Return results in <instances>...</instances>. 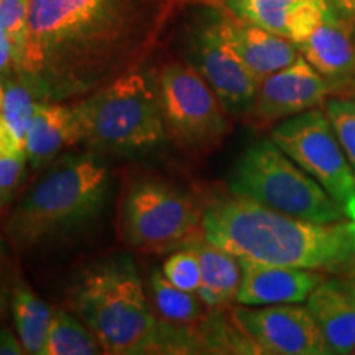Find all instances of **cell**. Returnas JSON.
Returning a JSON list of instances; mask_svg holds the SVG:
<instances>
[{
    "label": "cell",
    "mask_w": 355,
    "mask_h": 355,
    "mask_svg": "<svg viewBox=\"0 0 355 355\" xmlns=\"http://www.w3.org/2000/svg\"><path fill=\"white\" fill-rule=\"evenodd\" d=\"M10 304L17 334L25 352L43 355L55 311L21 282H17L12 288Z\"/></svg>",
    "instance_id": "cell-20"
},
{
    "label": "cell",
    "mask_w": 355,
    "mask_h": 355,
    "mask_svg": "<svg viewBox=\"0 0 355 355\" xmlns=\"http://www.w3.org/2000/svg\"><path fill=\"white\" fill-rule=\"evenodd\" d=\"M270 140L298 163L355 222V171L324 107L277 123Z\"/></svg>",
    "instance_id": "cell-8"
},
{
    "label": "cell",
    "mask_w": 355,
    "mask_h": 355,
    "mask_svg": "<svg viewBox=\"0 0 355 355\" xmlns=\"http://www.w3.org/2000/svg\"><path fill=\"white\" fill-rule=\"evenodd\" d=\"M163 275L170 279L173 285L181 290L196 293L201 285V268L199 260L191 247L176 248L163 263Z\"/></svg>",
    "instance_id": "cell-25"
},
{
    "label": "cell",
    "mask_w": 355,
    "mask_h": 355,
    "mask_svg": "<svg viewBox=\"0 0 355 355\" xmlns=\"http://www.w3.org/2000/svg\"><path fill=\"white\" fill-rule=\"evenodd\" d=\"M28 159L26 153H17L0 158V206H6L15 196L25 176Z\"/></svg>",
    "instance_id": "cell-26"
},
{
    "label": "cell",
    "mask_w": 355,
    "mask_h": 355,
    "mask_svg": "<svg viewBox=\"0 0 355 355\" xmlns=\"http://www.w3.org/2000/svg\"><path fill=\"white\" fill-rule=\"evenodd\" d=\"M157 91L166 132L189 152H211L230 130L224 105L196 68L170 63L159 71Z\"/></svg>",
    "instance_id": "cell-9"
},
{
    "label": "cell",
    "mask_w": 355,
    "mask_h": 355,
    "mask_svg": "<svg viewBox=\"0 0 355 355\" xmlns=\"http://www.w3.org/2000/svg\"><path fill=\"white\" fill-rule=\"evenodd\" d=\"M324 110L355 171V99L345 96L334 97L324 102Z\"/></svg>",
    "instance_id": "cell-24"
},
{
    "label": "cell",
    "mask_w": 355,
    "mask_h": 355,
    "mask_svg": "<svg viewBox=\"0 0 355 355\" xmlns=\"http://www.w3.org/2000/svg\"><path fill=\"white\" fill-rule=\"evenodd\" d=\"M350 266H352V275H350V282H352L354 286H355V260L352 261V265H350Z\"/></svg>",
    "instance_id": "cell-35"
},
{
    "label": "cell",
    "mask_w": 355,
    "mask_h": 355,
    "mask_svg": "<svg viewBox=\"0 0 355 355\" xmlns=\"http://www.w3.org/2000/svg\"><path fill=\"white\" fill-rule=\"evenodd\" d=\"M332 84L303 56L295 63L261 79L243 121L254 128H268L324 105Z\"/></svg>",
    "instance_id": "cell-11"
},
{
    "label": "cell",
    "mask_w": 355,
    "mask_h": 355,
    "mask_svg": "<svg viewBox=\"0 0 355 355\" xmlns=\"http://www.w3.org/2000/svg\"><path fill=\"white\" fill-rule=\"evenodd\" d=\"M288 2H296V3H301V2H309V3H316V6L331 7V3L327 2V0H288ZM331 8H332V7H331Z\"/></svg>",
    "instance_id": "cell-32"
},
{
    "label": "cell",
    "mask_w": 355,
    "mask_h": 355,
    "mask_svg": "<svg viewBox=\"0 0 355 355\" xmlns=\"http://www.w3.org/2000/svg\"><path fill=\"white\" fill-rule=\"evenodd\" d=\"M2 105H3V84L0 81V114H2Z\"/></svg>",
    "instance_id": "cell-34"
},
{
    "label": "cell",
    "mask_w": 355,
    "mask_h": 355,
    "mask_svg": "<svg viewBox=\"0 0 355 355\" xmlns=\"http://www.w3.org/2000/svg\"><path fill=\"white\" fill-rule=\"evenodd\" d=\"M26 354L21 345L20 337L13 336L12 331L0 327V355H20Z\"/></svg>",
    "instance_id": "cell-30"
},
{
    "label": "cell",
    "mask_w": 355,
    "mask_h": 355,
    "mask_svg": "<svg viewBox=\"0 0 355 355\" xmlns=\"http://www.w3.org/2000/svg\"><path fill=\"white\" fill-rule=\"evenodd\" d=\"M8 261L3 245L0 243V319L6 314L7 304H8Z\"/></svg>",
    "instance_id": "cell-29"
},
{
    "label": "cell",
    "mask_w": 355,
    "mask_h": 355,
    "mask_svg": "<svg viewBox=\"0 0 355 355\" xmlns=\"http://www.w3.org/2000/svg\"><path fill=\"white\" fill-rule=\"evenodd\" d=\"M30 0H0V28L12 44L13 61L20 71L28 42Z\"/></svg>",
    "instance_id": "cell-23"
},
{
    "label": "cell",
    "mask_w": 355,
    "mask_h": 355,
    "mask_svg": "<svg viewBox=\"0 0 355 355\" xmlns=\"http://www.w3.org/2000/svg\"><path fill=\"white\" fill-rule=\"evenodd\" d=\"M24 152H25L24 144L17 139V135L12 132V128L7 125V122L3 121L2 114H0V158L10 157V155H17V153H24Z\"/></svg>",
    "instance_id": "cell-27"
},
{
    "label": "cell",
    "mask_w": 355,
    "mask_h": 355,
    "mask_svg": "<svg viewBox=\"0 0 355 355\" xmlns=\"http://www.w3.org/2000/svg\"><path fill=\"white\" fill-rule=\"evenodd\" d=\"M202 234V207L186 191L158 178L128 186L121 206V235L127 247L163 254Z\"/></svg>",
    "instance_id": "cell-7"
},
{
    "label": "cell",
    "mask_w": 355,
    "mask_h": 355,
    "mask_svg": "<svg viewBox=\"0 0 355 355\" xmlns=\"http://www.w3.org/2000/svg\"><path fill=\"white\" fill-rule=\"evenodd\" d=\"M159 17L153 0H30L20 71L42 101L83 99L135 68Z\"/></svg>",
    "instance_id": "cell-1"
},
{
    "label": "cell",
    "mask_w": 355,
    "mask_h": 355,
    "mask_svg": "<svg viewBox=\"0 0 355 355\" xmlns=\"http://www.w3.org/2000/svg\"><path fill=\"white\" fill-rule=\"evenodd\" d=\"M202 235L241 259L337 272L355 260V222L319 224L227 194L202 207Z\"/></svg>",
    "instance_id": "cell-2"
},
{
    "label": "cell",
    "mask_w": 355,
    "mask_h": 355,
    "mask_svg": "<svg viewBox=\"0 0 355 355\" xmlns=\"http://www.w3.org/2000/svg\"><path fill=\"white\" fill-rule=\"evenodd\" d=\"M225 10L300 44L326 17L339 15L334 8L288 0H220Z\"/></svg>",
    "instance_id": "cell-15"
},
{
    "label": "cell",
    "mask_w": 355,
    "mask_h": 355,
    "mask_svg": "<svg viewBox=\"0 0 355 355\" xmlns=\"http://www.w3.org/2000/svg\"><path fill=\"white\" fill-rule=\"evenodd\" d=\"M354 354H355V350H354Z\"/></svg>",
    "instance_id": "cell-36"
},
{
    "label": "cell",
    "mask_w": 355,
    "mask_h": 355,
    "mask_svg": "<svg viewBox=\"0 0 355 355\" xmlns=\"http://www.w3.org/2000/svg\"><path fill=\"white\" fill-rule=\"evenodd\" d=\"M340 15L326 17L298 46L301 56L332 86L355 79V32Z\"/></svg>",
    "instance_id": "cell-17"
},
{
    "label": "cell",
    "mask_w": 355,
    "mask_h": 355,
    "mask_svg": "<svg viewBox=\"0 0 355 355\" xmlns=\"http://www.w3.org/2000/svg\"><path fill=\"white\" fill-rule=\"evenodd\" d=\"M229 193L304 220H345L343 207L272 140L250 145L237 159Z\"/></svg>",
    "instance_id": "cell-6"
},
{
    "label": "cell",
    "mask_w": 355,
    "mask_h": 355,
    "mask_svg": "<svg viewBox=\"0 0 355 355\" xmlns=\"http://www.w3.org/2000/svg\"><path fill=\"white\" fill-rule=\"evenodd\" d=\"M242 270L237 303L248 308L270 304H296L327 277L318 270L270 265L237 257Z\"/></svg>",
    "instance_id": "cell-13"
},
{
    "label": "cell",
    "mask_w": 355,
    "mask_h": 355,
    "mask_svg": "<svg viewBox=\"0 0 355 355\" xmlns=\"http://www.w3.org/2000/svg\"><path fill=\"white\" fill-rule=\"evenodd\" d=\"M232 316L260 354H329L321 331L306 306L270 304L259 309L239 308Z\"/></svg>",
    "instance_id": "cell-12"
},
{
    "label": "cell",
    "mask_w": 355,
    "mask_h": 355,
    "mask_svg": "<svg viewBox=\"0 0 355 355\" xmlns=\"http://www.w3.org/2000/svg\"><path fill=\"white\" fill-rule=\"evenodd\" d=\"M199 260L201 285L196 290L199 300L209 309H224L237 300L242 270L239 259L230 252L207 241L202 234L186 243Z\"/></svg>",
    "instance_id": "cell-19"
},
{
    "label": "cell",
    "mask_w": 355,
    "mask_h": 355,
    "mask_svg": "<svg viewBox=\"0 0 355 355\" xmlns=\"http://www.w3.org/2000/svg\"><path fill=\"white\" fill-rule=\"evenodd\" d=\"M102 347L81 319L64 309L53 314L43 355H96Z\"/></svg>",
    "instance_id": "cell-21"
},
{
    "label": "cell",
    "mask_w": 355,
    "mask_h": 355,
    "mask_svg": "<svg viewBox=\"0 0 355 355\" xmlns=\"http://www.w3.org/2000/svg\"><path fill=\"white\" fill-rule=\"evenodd\" d=\"M78 144L105 152H148L166 139L157 84L128 71L71 104Z\"/></svg>",
    "instance_id": "cell-5"
},
{
    "label": "cell",
    "mask_w": 355,
    "mask_h": 355,
    "mask_svg": "<svg viewBox=\"0 0 355 355\" xmlns=\"http://www.w3.org/2000/svg\"><path fill=\"white\" fill-rule=\"evenodd\" d=\"M3 105L2 117L7 125L12 128L25 146L26 132H28L30 123L35 112V105L42 101L35 83L21 71H15L12 76L3 79Z\"/></svg>",
    "instance_id": "cell-22"
},
{
    "label": "cell",
    "mask_w": 355,
    "mask_h": 355,
    "mask_svg": "<svg viewBox=\"0 0 355 355\" xmlns=\"http://www.w3.org/2000/svg\"><path fill=\"white\" fill-rule=\"evenodd\" d=\"M306 308L316 321L329 354L355 350V286L349 279H324L311 291Z\"/></svg>",
    "instance_id": "cell-16"
},
{
    "label": "cell",
    "mask_w": 355,
    "mask_h": 355,
    "mask_svg": "<svg viewBox=\"0 0 355 355\" xmlns=\"http://www.w3.org/2000/svg\"><path fill=\"white\" fill-rule=\"evenodd\" d=\"M216 21L220 37L259 83L295 63L301 55L291 40L239 19L230 12H216Z\"/></svg>",
    "instance_id": "cell-14"
},
{
    "label": "cell",
    "mask_w": 355,
    "mask_h": 355,
    "mask_svg": "<svg viewBox=\"0 0 355 355\" xmlns=\"http://www.w3.org/2000/svg\"><path fill=\"white\" fill-rule=\"evenodd\" d=\"M15 61H13L12 44L8 42L7 35L0 28V81L7 79L15 73Z\"/></svg>",
    "instance_id": "cell-28"
},
{
    "label": "cell",
    "mask_w": 355,
    "mask_h": 355,
    "mask_svg": "<svg viewBox=\"0 0 355 355\" xmlns=\"http://www.w3.org/2000/svg\"><path fill=\"white\" fill-rule=\"evenodd\" d=\"M340 17L355 24V0H327Z\"/></svg>",
    "instance_id": "cell-31"
},
{
    "label": "cell",
    "mask_w": 355,
    "mask_h": 355,
    "mask_svg": "<svg viewBox=\"0 0 355 355\" xmlns=\"http://www.w3.org/2000/svg\"><path fill=\"white\" fill-rule=\"evenodd\" d=\"M73 313L112 355L159 354V327L135 261L110 255L84 272L69 291Z\"/></svg>",
    "instance_id": "cell-4"
},
{
    "label": "cell",
    "mask_w": 355,
    "mask_h": 355,
    "mask_svg": "<svg viewBox=\"0 0 355 355\" xmlns=\"http://www.w3.org/2000/svg\"><path fill=\"white\" fill-rule=\"evenodd\" d=\"M78 144L73 109L56 101H38L25 139L30 166L42 170L55 162L61 150Z\"/></svg>",
    "instance_id": "cell-18"
},
{
    "label": "cell",
    "mask_w": 355,
    "mask_h": 355,
    "mask_svg": "<svg viewBox=\"0 0 355 355\" xmlns=\"http://www.w3.org/2000/svg\"><path fill=\"white\" fill-rule=\"evenodd\" d=\"M110 189V171L94 152L64 155L13 207L6 224L8 242L28 250L96 219Z\"/></svg>",
    "instance_id": "cell-3"
},
{
    "label": "cell",
    "mask_w": 355,
    "mask_h": 355,
    "mask_svg": "<svg viewBox=\"0 0 355 355\" xmlns=\"http://www.w3.org/2000/svg\"><path fill=\"white\" fill-rule=\"evenodd\" d=\"M347 86L350 87V92H349V94L345 96V97H354V99H355V79H354L352 83H349Z\"/></svg>",
    "instance_id": "cell-33"
},
{
    "label": "cell",
    "mask_w": 355,
    "mask_h": 355,
    "mask_svg": "<svg viewBox=\"0 0 355 355\" xmlns=\"http://www.w3.org/2000/svg\"><path fill=\"white\" fill-rule=\"evenodd\" d=\"M189 53L194 68L219 97L225 112L243 119L254 102L259 79L243 66L220 37L216 12L206 13L193 28Z\"/></svg>",
    "instance_id": "cell-10"
}]
</instances>
